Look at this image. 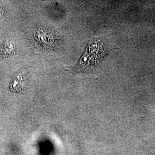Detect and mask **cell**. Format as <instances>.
<instances>
[{
	"instance_id": "1",
	"label": "cell",
	"mask_w": 155,
	"mask_h": 155,
	"mask_svg": "<svg viewBox=\"0 0 155 155\" xmlns=\"http://www.w3.org/2000/svg\"><path fill=\"white\" fill-rule=\"evenodd\" d=\"M108 51L102 41L99 38L90 41L80 62L73 68V72L93 73L96 72Z\"/></svg>"
},
{
	"instance_id": "2",
	"label": "cell",
	"mask_w": 155,
	"mask_h": 155,
	"mask_svg": "<svg viewBox=\"0 0 155 155\" xmlns=\"http://www.w3.org/2000/svg\"><path fill=\"white\" fill-rule=\"evenodd\" d=\"M15 45L12 41L8 40L5 42L2 48V53L3 57H7L12 55L14 53Z\"/></svg>"
}]
</instances>
